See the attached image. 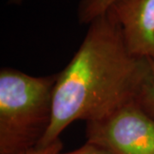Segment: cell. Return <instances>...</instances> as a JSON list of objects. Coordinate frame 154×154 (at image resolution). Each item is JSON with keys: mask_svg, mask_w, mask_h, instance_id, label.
<instances>
[{"mask_svg": "<svg viewBox=\"0 0 154 154\" xmlns=\"http://www.w3.org/2000/svg\"><path fill=\"white\" fill-rule=\"evenodd\" d=\"M24 0H9V4L13 5H20L23 3Z\"/></svg>", "mask_w": 154, "mask_h": 154, "instance_id": "9", "label": "cell"}, {"mask_svg": "<svg viewBox=\"0 0 154 154\" xmlns=\"http://www.w3.org/2000/svg\"><path fill=\"white\" fill-rule=\"evenodd\" d=\"M110 11L133 55L154 61V0H116Z\"/></svg>", "mask_w": 154, "mask_h": 154, "instance_id": "4", "label": "cell"}, {"mask_svg": "<svg viewBox=\"0 0 154 154\" xmlns=\"http://www.w3.org/2000/svg\"><path fill=\"white\" fill-rule=\"evenodd\" d=\"M57 77L1 69L0 154H22L43 139L51 122Z\"/></svg>", "mask_w": 154, "mask_h": 154, "instance_id": "2", "label": "cell"}, {"mask_svg": "<svg viewBox=\"0 0 154 154\" xmlns=\"http://www.w3.org/2000/svg\"><path fill=\"white\" fill-rule=\"evenodd\" d=\"M116 0H81L77 7V18L81 24H88L102 16Z\"/></svg>", "mask_w": 154, "mask_h": 154, "instance_id": "5", "label": "cell"}, {"mask_svg": "<svg viewBox=\"0 0 154 154\" xmlns=\"http://www.w3.org/2000/svg\"><path fill=\"white\" fill-rule=\"evenodd\" d=\"M152 74L150 59L131 54L114 15L107 11L89 24L82 42L57 73L52 117L37 146L60 139L75 121H97L136 101Z\"/></svg>", "mask_w": 154, "mask_h": 154, "instance_id": "1", "label": "cell"}, {"mask_svg": "<svg viewBox=\"0 0 154 154\" xmlns=\"http://www.w3.org/2000/svg\"><path fill=\"white\" fill-rule=\"evenodd\" d=\"M152 74L148 81L145 83L136 102L149 116L154 118V61L150 60Z\"/></svg>", "mask_w": 154, "mask_h": 154, "instance_id": "6", "label": "cell"}, {"mask_svg": "<svg viewBox=\"0 0 154 154\" xmlns=\"http://www.w3.org/2000/svg\"><path fill=\"white\" fill-rule=\"evenodd\" d=\"M86 137L112 154H154V118L134 101L86 122Z\"/></svg>", "mask_w": 154, "mask_h": 154, "instance_id": "3", "label": "cell"}, {"mask_svg": "<svg viewBox=\"0 0 154 154\" xmlns=\"http://www.w3.org/2000/svg\"><path fill=\"white\" fill-rule=\"evenodd\" d=\"M59 154H112L108 150L100 146L99 145L87 141L81 147L70 151L68 152H62Z\"/></svg>", "mask_w": 154, "mask_h": 154, "instance_id": "7", "label": "cell"}, {"mask_svg": "<svg viewBox=\"0 0 154 154\" xmlns=\"http://www.w3.org/2000/svg\"><path fill=\"white\" fill-rule=\"evenodd\" d=\"M63 147V144L61 139L57 140L53 143L50 144L44 147H33L22 154H59Z\"/></svg>", "mask_w": 154, "mask_h": 154, "instance_id": "8", "label": "cell"}]
</instances>
